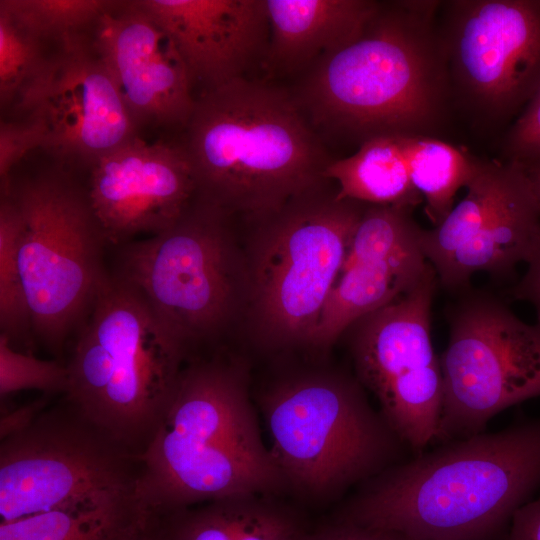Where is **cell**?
Here are the masks:
<instances>
[{
  "instance_id": "obj_1",
  "label": "cell",
  "mask_w": 540,
  "mask_h": 540,
  "mask_svg": "<svg viewBox=\"0 0 540 540\" xmlns=\"http://www.w3.org/2000/svg\"><path fill=\"white\" fill-rule=\"evenodd\" d=\"M374 478L339 521L407 540H497L540 488V418L445 442Z\"/></svg>"
},
{
  "instance_id": "obj_2",
  "label": "cell",
  "mask_w": 540,
  "mask_h": 540,
  "mask_svg": "<svg viewBox=\"0 0 540 540\" xmlns=\"http://www.w3.org/2000/svg\"><path fill=\"white\" fill-rule=\"evenodd\" d=\"M440 6L381 3L356 40L319 59L301 97L313 121L359 146L381 136L435 137L454 100Z\"/></svg>"
},
{
  "instance_id": "obj_3",
  "label": "cell",
  "mask_w": 540,
  "mask_h": 540,
  "mask_svg": "<svg viewBox=\"0 0 540 540\" xmlns=\"http://www.w3.org/2000/svg\"><path fill=\"white\" fill-rule=\"evenodd\" d=\"M182 144L196 198L259 221L325 185L332 161L285 91L246 77L196 98Z\"/></svg>"
},
{
  "instance_id": "obj_4",
  "label": "cell",
  "mask_w": 540,
  "mask_h": 540,
  "mask_svg": "<svg viewBox=\"0 0 540 540\" xmlns=\"http://www.w3.org/2000/svg\"><path fill=\"white\" fill-rule=\"evenodd\" d=\"M140 459L136 497L155 517L217 499L270 495L287 486L262 440L243 370L217 360L183 367Z\"/></svg>"
},
{
  "instance_id": "obj_5",
  "label": "cell",
  "mask_w": 540,
  "mask_h": 540,
  "mask_svg": "<svg viewBox=\"0 0 540 540\" xmlns=\"http://www.w3.org/2000/svg\"><path fill=\"white\" fill-rule=\"evenodd\" d=\"M188 353L143 294L111 271L76 333L64 397L141 456Z\"/></svg>"
},
{
  "instance_id": "obj_6",
  "label": "cell",
  "mask_w": 540,
  "mask_h": 540,
  "mask_svg": "<svg viewBox=\"0 0 540 540\" xmlns=\"http://www.w3.org/2000/svg\"><path fill=\"white\" fill-rule=\"evenodd\" d=\"M1 193L20 215L18 260L32 334L52 353H61L110 277L109 244L85 187L64 171L8 178Z\"/></svg>"
},
{
  "instance_id": "obj_7",
  "label": "cell",
  "mask_w": 540,
  "mask_h": 540,
  "mask_svg": "<svg viewBox=\"0 0 540 540\" xmlns=\"http://www.w3.org/2000/svg\"><path fill=\"white\" fill-rule=\"evenodd\" d=\"M325 185L257 221L245 267L259 336L275 346L312 343L367 204L338 200Z\"/></svg>"
},
{
  "instance_id": "obj_8",
  "label": "cell",
  "mask_w": 540,
  "mask_h": 540,
  "mask_svg": "<svg viewBox=\"0 0 540 540\" xmlns=\"http://www.w3.org/2000/svg\"><path fill=\"white\" fill-rule=\"evenodd\" d=\"M261 407L287 486L315 497L373 475L402 442L361 386L340 374L282 381L263 395Z\"/></svg>"
},
{
  "instance_id": "obj_9",
  "label": "cell",
  "mask_w": 540,
  "mask_h": 540,
  "mask_svg": "<svg viewBox=\"0 0 540 540\" xmlns=\"http://www.w3.org/2000/svg\"><path fill=\"white\" fill-rule=\"evenodd\" d=\"M231 217L199 199L166 230L117 247L113 270L188 350L233 317L246 281Z\"/></svg>"
},
{
  "instance_id": "obj_10",
  "label": "cell",
  "mask_w": 540,
  "mask_h": 540,
  "mask_svg": "<svg viewBox=\"0 0 540 540\" xmlns=\"http://www.w3.org/2000/svg\"><path fill=\"white\" fill-rule=\"evenodd\" d=\"M141 459L68 399L1 440V523L136 495Z\"/></svg>"
},
{
  "instance_id": "obj_11",
  "label": "cell",
  "mask_w": 540,
  "mask_h": 540,
  "mask_svg": "<svg viewBox=\"0 0 540 540\" xmlns=\"http://www.w3.org/2000/svg\"><path fill=\"white\" fill-rule=\"evenodd\" d=\"M444 395L437 440L483 432L499 412L540 396V327L488 296L465 300L440 358Z\"/></svg>"
},
{
  "instance_id": "obj_12",
  "label": "cell",
  "mask_w": 540,
  "mask_h": 540,
  "mask_svg": "<svg viewBox=\"0 0 540 540\" xmlns=\"http://www.w3.org/2000/svg\"><path fill=\"white\" fill-rule=\"evenodd\" d=\"M436 277L430 264L408 292L357 321L352 342L359 380L391 429L418 452L437 439L443 405L430 327Z\"/></svg>"
},
{
  "instance_id": "obj_13",
  "label": "cell",
  "mask_w": 540,
  "mask_h": 540,
  "mask_svg": "<svg viewBox=\"0 0 540 540\" xmlns=\"http://www.w3.org/2000/svg\"><path fill=\"white\" fill-rule=\"evenodd\" d=\"M440 24L453 96L496 121L540 85V1L445 2Z\"/></svg>"
},
{
  "instance_id": "obj_14",
  "label": "cell",
  "mask_w": 540,
  "mask_h": 540,
  "mask_svg": "<svg viewBox=\"0 0 540 540\" xmlns=\"http://www.w3.org/2000/svg\"><path fill=\"white\" fill-rule=\"evenodd\" d=\"M466 196L420 242L442 285L459 289L477 272L502 274L540 243V211L521 167L481 161Z\"/></svg>"
},
{
  "instance_id": "obj_15",
  "label": "cell",
  "mask_w": 540,
  "mask_h": 540,
  "mask_svg": "<svg viewBox=\"0 0 540 540\" xmlns=\"http://www.w3.org/2000/svg\"><path fill=\"white\" fill-rule=\"evenodd\" d=\"M17 110L42 120L44 149L89 165L137 135L119 88L93 45L91 31L57 43Z\"/></svg>"
},
{
  "instance_id": "obj_16",
  "label": "cell",
  "mask_w": 540,
  "mask_h": 540,
  "mask_svg": "<svg viewBox=\"0 0 540 540\" xmlns=\"http://www.w3.org/2000/svg\"><path fill=\"white\" fill-rule=\"evenodd\" d=\"M109 246L172 226L196 200L194 171L183 145L138 135L90 164L84 186Z\"/></svg>"
},
{
  "instance_id": "obj_17",
  "label": "cell",
  "mask_w": 540,
  "mask_h": 540,
  "mask_svg": "<svg viewBox=\"0 0 540 540\" xmlns=\"http://www.w3.org/2000/svg\"><path fill=\"white\" fill-rule=\"evenodd\" d=\"M411 212L397 206H366L311 344L330 345L349 326L420 281L430 263L421 247L422 228Z\"/></svg>"
},
{
  "instance_id": "obj_18",
  "label": "cell",
  "mask_w": 540,
  "mask_h": 540,
  "mask_svg": "<svg viewBox=\"0 0 540 540\" xmlns=\"http://www.w3.org/2000/svg\"><path fill=\"white\" fill-rule=\"evenodd\" d=\"M91 37L137 129L186 126L196 100L187 67L171 36L140 0L111 1Z\"/></svg>"
},
{
  "instance_id": "obj_19",
  "label": "cell",
  "mask_w": 540,
  "mask_h": 540,
  "mask_svg": "<svg viewBox=\"0 0 540 540\" xmlns=\"http://www.w3.org/2000/svg\"><path fill=\"white\" fill-rule=\"evenodd\" d=\"M173 39L193 86L218 87L266 52L265 0H140ZM202 91V92H203Z\"/></svg>"
},
{
  "instance_id": "obj_20",
  "label": "cell",
  "mask_w": 540,
  "mask_h": 540,
  "mask_svg": "<svg viewBox=\"0 0 540 540\" xmlns=\"http://www.w3.org/2000/svg\"><path fill=\"white\" fill-rule=\"evenodd\" d=\"M269 68L294 71L356 40L380 9L371 0H265Z\"/></svg>"
},
{
  "instance_id": "obj_21",
  "label": "cell",
  "mask_w": 540,
  "mask_h": 540,
  "mask_svg": "<svg viewBox=\"0 0 540 540\" xmlns=\"http://www.w3.org/2000/svg\"><path fill=\"white\" fill-rule=\"evenodd\" d=\"M162 540H304L301 517L266 496L212 500L153 516Z\"/></svg>"
},
{
  "instance_id": "obj_22",
  "label": "cell",
  "mask_w": 540,
  "mask_h": 540,
  "mask_svg": "<svg viewBox=\"0 0 540 540\" xmlns=\"http://www.w3.org/2000/svg\"><path fill=\"white\" fill-rule=\"evenodd\" d=\"M150 518L136 495H127L0 523V540H132Z\"/></svg>"
},
{
  "instance_id": "obj_23",
  "label": "cell",
  "mask_w": 540,
  "mask_h": 540,
  "mask_svg": "<svg viewBox=\"0 0 540 540\" xmlns=\"http://www.w3.org/2000/svg\"><path fill=\"white\" fill-rule=\"evenodd\" d=\"M324 178L337 183L338 200L412 210L422 201L395 136L369 139L351 156L332 160L324 171Z\"/></svg>"
},
{
  "instance_id": "obj_24",
  "label": "cell",
  "mask_w": 540,
  "mask_h": 540,
  "mask_svg": "<svg viewBox=\"0 0 540 540\" xmlns=\"http://www.w3.org/2000/svg\"><path fill=\"white\" fill-rule=\"evenodd\" d=\"M415 189L426 200L425 212L437 226L453 208L458 190L474 177L479 160L436 137H400Z\"/></svg>"
},
{
  "instance_id": "obj_25",
  "label": "cell",
  "mask_w": 540,
  "mask_h": 540,
  "mask_svg": "<svg viewBox=\"0 0 540 540\" xmlns=\"http://www.w3.org/2000/svg\"><path fill=\"white\" fill-rule=\"evenodd\" d=\"M110 3V0H1L0 9L40 40L58 43L67 36L90 32Z\"/></svg>"
},
{
  "instance_id": "obj_26",
  "label": "cell",
  "mask_w": 540,
  "mask_h": 540,
  "mask_svg": "<svg viewBox=\"0 0 540 540\" xmlns=\"http://www.w3.org/2000/svg\"><path fill=\"white\" fill-rule=\"evenodd\" d=\"M19 211L12 199L0 200V328L11 343L32 334L31 318L18 260ZM33 335V334H32Z\"/></svg>"
},
{
  "instance_id": "obj_27",
  "label": "cell",
  "mask_w": 540,
  "mask_h": 540,
  "mask_svg": "<svg viewBox=\"0 0 540 540\" xmlns=\"http://www.w3.org/2000/svg\"><path fill=\"white\" fill-rule=\"evenodd\" d=\"M40 40L0 9V102L1 108L18 109L42 74L49 55Z\"/></svg>"
},
{
  "instance_id": "obj_28",
  "label": "cell",
  "mask_w": 540,
  "mask_h": 540,
  "mask_svg": "<svg viewBox=\"0 0 540 540\" xmlns=\"http://www.w3.org/2000/svg\"><path fill=\"white\" fill-rule=\"evenodd\" d=\"M69 373L58 360H43L14 349L10 339L0 334V396L22 390H39L50 396L65 394Z\"/></svg>"
},
{
  "instance_id": "obj_29",
  "label": "cell",
  "mask_w": 540,
  "mask_h": 540,
  "mask_svg": "<svg viewBox=\"0 0 540 540\" xmlns=\"http://www.w3.org/2000/svg\"><path fill=\"white\" fill-rule=\"evenodd\" d=\"M46 130L42 120L32 114L22 121H1L0 179L5 182L12 168L36 147L44 146Z\"/></svg>"
},
{
  "instance_id": "obj_30",
  "label": "cell",
  "mask_w": 540,
  "mask_h": 540,
  "mask_svg": "<svg viewBox=\"0 0 540 540\" xmlns=\"http://www.w3.org/2000/svg\"><path fill=\"white\" fill-rule=\"evenodd\" d=\"M505 152L509 161L517 163L540 157V85L511 128Z\"/></svg>"
},
{
  "instance_id": "obj_31",
  "label": "cell",
  "mask_w": 540,
  "mask_h": 540,
  "mask_svg": "<svg viewBox=\"0 0 540 540\" xmlns=\"http://www.w3.org/2000/svg\"><path fill=\"white\" fill-rule=\"evenodd\" d=\"M304 540H397L396 535L366 529L336 520L335 523L309 531Z\"/></svg>"
},
{
  "instance_id": "obj_32",
  "label": "cell",
  "mask_w": 540,
  "mask_h": 540,
  "mask_svg": "<svg viewBox=\"0 0 540 540\" xmlns=\"http://www.w3.org/2000/svg\"><path fill=\"white\" fill-rule=\"evenodd\" d=\"M504 540H540V496L514 514Z\"/></svg>"
},
{
  "instance_id": "obj_33",
  "label": "cell",
  "mask_w": 540,
  "mask_h": 540,
  "mask_svg": "<svg viewBox=\"0 0 540 540\" xmlns=\"http://www.w3.org/2000/svg\"><path fill=\"white\" fill-rule=\"evenodd\" d=\"M48 397L44 395L40 399L2 413L0 418V439H5L28 427L47 408Z\"/></svg>"
},
{
  "instance_id": "obj_34",
  "label": "cell",
  "mask_w": 540,
  "mask_h": 540,
  "mask_svg": "<svg viewBox=\"0 0 540 540\" xmlns=\"http://www.w3.org/2000/svg\"><path fill=\"white\" fill-rule=\"evenodd\" d=\"M527 263L528 269L520 282L511 290V295L534 305L537 325L540 327V243Z\"/></svg>"
},
{
  "instance_id": "obj_35",
  "label": "cell",
  "mask_w": 540,
  "mask_h": 540,
  "mask_svg": "<svg viewBox=\"0 0 540 540\" xmlns=\"http://www.w3.org/2000/svg\"><path fill=\"white\" fill-rule=\"evenodd\" d=\"M517 164L522 169L530 191L540 211V157Z\"/></svg>"
},
{
  "instance_id": "obj_36",
  "label": "cell",
  "mask_w": 540,
  "mask_h": 540,
  "mask_svg": "<svg viewBox=\"0 0 540 540\" xmlns=\"http://www.w3.org/2000/svg\"><path fill=\"white\" fill-rule=\"evenodd\" d=\"M132 540H162L153 517Z\"/></svg>"
},
{
  "instance_id": "obj_37",
  "label": "cell",
  "mask_w": 540,
  "mask_h": 540,
  "mask_svg": "<svg viewBox=\"0 0 540 540\" xmlns=\"http://www.w3.org/2000/svg\"><path fill=\"white\" fill-rule=\"evenodd\" d=\"M396 536H397V540H407V539H405V538H403V537H400V536H398V535H396Z\"/></svg>"
}]
</instances>
